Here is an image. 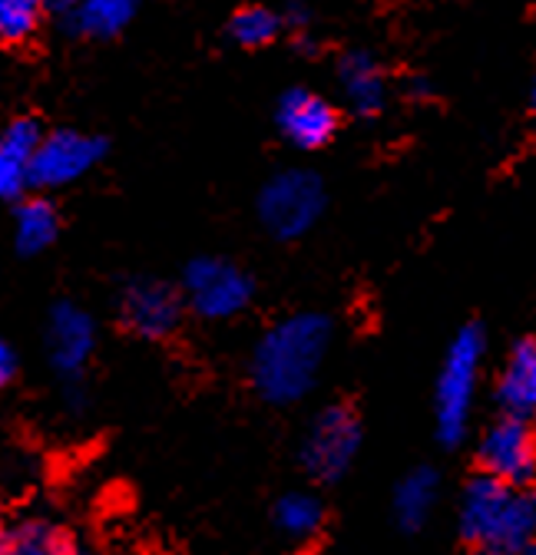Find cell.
I'll list each match as a JSON object with an SVG mask.
<instances>
[{"label":"cell","mask_w":536,"mask_h":555,"mask_svg":"<svg viewBox=\"0 0 536 555\" xmlns=\"http://www.w3.org/2000/svg\"><path fill=\"white\" fill-rule=\"evenodd\" d=\"M334 324L321 311H295L265 327L248 358V384L272 406L302 403L331 354Z\"/></svg>","instance_id":"cell-1"},{"label":"cell","mask_w":536,"mask_h":555,"mask_svg":"<svg viewBox=\"0 0 536 555\" xmlns=\"http://www.w3.org/2000/svg\"><path fill=\"white\" fill-rule=\"evenodd\" d=\"M457 526L471 548L516 555L536 535V493L481 473L460 496Z\"/></svg>","instance_id":"cell-2"},{"label":"cell","mask_w":536,"mask_h":555,"mask_svg":"<svg viewBox=\"0 0 536 555\" xmlns=\"http://www.w3.org/2000/svg\"><path fill=\"white\" fill-rule=\"evenodd\" d=\"M484 358H487V334L481 324L460 327L447 344L434 387V427L444 447H457L467 437V430H471Z\"/></svg>","instance_id":"cell-3"},{"label":"cell","mask_w":536,"mask_h":555,"mask_svg":"<svg viewBox=\"0 0 536 555\" xmlns=\"http://www.w3.org/2000/svg\"><path fill=\"white\" fill-rule=\"evenodd\" d=\"M361 443H365V430L358 413L348 403H328L324 410L315 413V421L302 437V450H298L302 469L321 486L339 482L352 473Z\"/></svg>","instance_id":"cell-4"},{"label":"cell","mask_w":536,"mask_h":555,"mask_svg":"<svg viewBox=\"0 0 536 555\" xmlns=\"http://www.w3.org/2000/svg\"><path fill=\"white\" fill-rule=\"evenodd\" d=\"M324 182L308 169H285L272 176L258 192V222L261 229L279 238L295 242L308 235L324 212Z\"/></svg>","instance_id":"cell-5"},{"label":"cell","mask_w":536,"mask_h":555,"mask_svg":"<svg viewBox=\"0 0 536 555\" xmlns=\"http://www.w3.org/2000/svg\"><path fill=\"white\" fill-rule=\"evenodd\" d=\"M186 298L159 278H129L116 292V324L137 340L166 344L186 321Z\"/></svg>","instance_id":"cell-6"},{"label":"cell","mask_w":536,"mask_h":555,"mask_svg":"<svg viewBox=\"0 0 536 555\" xmlns=\"http://www.w3.org/2000/svg\"><path fill=\"white\" fill-rule=\"evenodd\" d=\"M179 292L195 318L232 321L252 305L255 282L245 268H239L229 258H195L182 274Z\"/></svg>","instance_id":"cell-7"},{"label":"cell","mask_w":536,"mask_h":555,"mask_svg":"<svg viewBox=\"0 0 536 555\" xmlns=\"http://www.w3.org/2000/svg\"><path fill=\"white\" fill-rule=\"evenodd\" d=\"M100 331L87 308L74 301H56L47 314L43 351L60 387L90 384V364L97 358Z\"/></svg>","instance_id":"cell-8"},{"label":"cell","mask_w":536,"mask_h":555,"mask_svg":"<svg viewBox=\"0 0 536 555\" xmlns=\"http://www.w3.org/2000/svg\"><path fill=\"white\" fill-rule=\"evenodd\" d=\"M477 463L484 476L510 486L536 482V427L526 416L503 413L477 440Z\"/></svg>","instance_id":"cell-9"},{"label":"cell","mask_w":536,"mask_h":555,"mask_svg":"<svg viewBox=\"0 0 536 555\" xmlns=\"http://www.w3.org/2000/svg\"><path fill=\"white\" fill-rule=\"evenodd\" d=\"M106 156V139L80 129L43 132L34 159V189H63Z\"/></svg>","instance_id":"cell-10"},{"label":"cell","mask_w":536,"mask_h":555,"mask_svg":"<svg viewBox=\"0 0 536 555\" xmlns=\"http://www.w3.org/2000/svg\"><path fill=\"white\" fill-rule=\"evenodd\" d=\"M0 555H97V552L66 522L43 513H24L4 519V526H0Z\"/></svg>","instance_id":"cell-11"},{"label":"cell","mask_w":536,"mask_h":555,"mask_svg":"<svg viewBox=\"0 0 536 555\" xmlns=\"http://www.w3.org/2000/svg\"><path fill=\"white\" fill-rule=\"evenodd\" d=\"M276 122H279V132L295 150L315 153V150H324L334 139V132H339V109L324 96L295 87L282 93L276 106Z\"/></svg>","instance_id":"cell-12"},{"label":"cell","mask_w":536,"mask_h":555,"mask_svg":"<svg viewBox=\"0 0 536 555\" xmlns=\"http://www.w3.org/2000/svg\"><path fill=\"white\" fill-rule=\"evenodd\" d=\"M43 126L30 116L14 119L0 132V202H17L34 185V159Z\"/></svg>","instance_id":"cell-13"},{"label":"cell","mask_w":536,"mask_h":555,"mask_svg":"<svg viewBox=\"0 0 536 555\" xmlns=\"http://www.w3.org/2000/svg\"><path fill=\"white\" fill-rule=\"evenodd\" d=\"M339 90L348 109L361 119H371L387 103V77L381 63L365 50H348L339 60Z\"/></svg>","instance_id":"cell-14"},{"label":"cell","mask_w":536,"mask_h":555,"mask_svg":"<svg viewBox=\"0 0 536 555\" xmlns=\"http://www.w3.org/2000/svg\"><path fill=\"white\" fill-rule=\"evenodd\" d=\"M497 400L503 413L536 421V331L520 337L500 367L497 377Z\"/></svg>","instance_id":"cell-15"},{"label":"cell","mask_w":536,"mask_h":555,"mask_svg":"<svg viewBox=\"0 0 536 555\" xmlns=\"http://www.w3.org/2000/svg\"><path fill=\"white\" fill-rule=\"evenodd\" d=\"M441 500V476L431 466H414L397 479L391 513L405 532H418L431 522Z\"/></svg>","instance_id":"cell-16"},{"label":"cell","mask_w":536,"mask_h":555,"mask_svg":"<svg viewBox=\"0 0 536 555\" xmlns=\"http://www.w3.org/2000/svg\"><path fill=\"white\" fill-rule=\"evenodd\" d=\"M328 509L311 490H289L272 506V522L289 542H311L324 529Z\"/></svg>","instance_id":"cell-17"},{"label":"cell","mask_w":536,"mask_h":555,"mask_svg":"<svg viewBox=\"0 0 536 555\" xmlns=\"http://www.w3.org/2000/svg\"><path fill=\"white\" fill-rule=\"evenodd\" d=\"M60 235V212L50 198H24L14 216V245L21 255H40L47 251Z\"/></svg>","instance_id":"cell-18"},{"label":"cell","mask_w":536,"mask_h":555,"mask_svg":"<svg viewBox=\"0 0 536 555\" xmlns=\"http://www.w3.org/2000/svg\"><path fill=\"white\" fill-rule=\"evenodd\" d=\"M140 0H80V8L74 11V27H80V34L87 37H113L119 34L132 14H137Z\"/></svg>","instance_id":"cell-19"},{"label":"cell","mask_w":536,"mask_h":555,"mask_svg":"<svg viewBox=\"0 0 536 555\" xmlns=\"http://www.w3.org/2000/svg\"><path fill=\"white\" fill-rule=\"evenodd\" d=\"M50 8L47 0H0V43L27 47L37 40Z\"/></svg>","instance_id":"cell-20"},{"label":"cell","mask_w":536,"mask_h":555,"mask_svg":"<svg viewBox=\"0 0 536 555\" xmlns=\"http://www.w3.org/2000/svg\"><path fill=\"white\" fill-rule=\"evenodd\" d=\"M226 30L232 37V43H239L245 50H258V47H268L285 30V17L279 11H272V8L248 4V8L232 14Z\"/></svg>","instance_id":"cell-21"},{"label":"cell","mask_w":536,"mask_h":555,"mask_svg":"<svg viewBox=\"0 0 536 555\" xmlns=\"http://www.w3.org/2000/svg\"><path fill=\"white\" fill-rule=\"evenodd\" d=\"M17 374H21V354H17V347L4 334H0V393L14 387Z\"/></svg>","instance_id":"cell-22"},{"label":"cell","mask_w":536,"mask_h":555,"mask_svg":"<svg viewBox=\"0 0 536 555\" xmlns=\"http://www.w3.org/2000/svg\"><path fill=\"white\" fill-rule=\"evenodd\" d=\"M47 8H50V14H63L66 21H71L74 11L80 8V0H47Z\"/></svg>","instance_id":"cell-23"},{"label":"cell","mask_w":536,"mask_h":555,"mask_svg":"<svg viewBox=\"0 0 536 555\" xmlns=\"http://www.w3.org/2000/svg\"><path fill=\"white\" fill-rule=\"evenodd\" d=\"M516 555H536V535H533V539H529V542H526V545H523Z\"/></svg>","instance_id":"cell-24"},{"label":"cell","mask_w":536,"mask_h":555,"mask_svg":"<svg viewBox=\"0 0 536 555\" xmlns=\"http://www.w3.org/2000/svg\"><path fill=\"white\" fill-rule=\"evenodd\" d=\"M471 555H500V552H487V548H474Z\"/></svg>","instance_id":"cell-25"},{"label":"cell","mask_w":536,"mask_h":555,"mask_svg":"<svg viewBox=\"0 0 536 555\" xmlns=\"http://www.w3.org/2000/svg\"><path fill=\"white\" fill-rule=\"evenodd\" d=\"M529 100H533V109H536V80H533V93H529Z\"/></svg>","instance_id":"cell-26"},{"label":"cell","mask_w":536,"mask_h":555,"mask_svg":"<svg viewBox=\"0 0 536 555\" xmlns=\"http://www.w3.org/2000/svg\"><path fill=\"white\" fill-rule=\"evenodd\" d=\"M0 526H4V516H0Z\"/></svg>","instance_id":"cell-27"}]
</instances>
